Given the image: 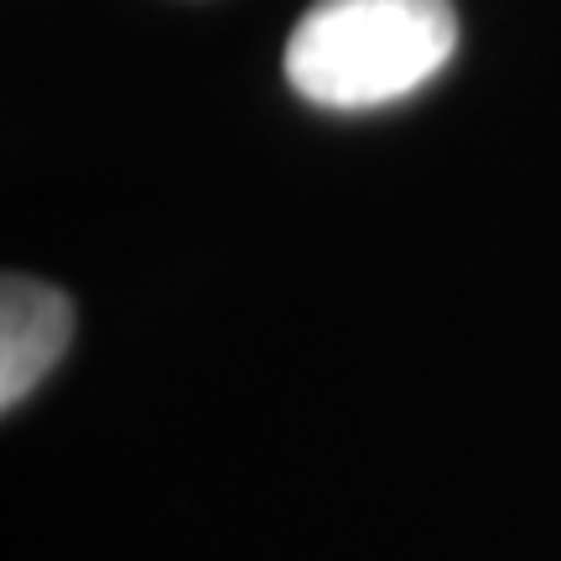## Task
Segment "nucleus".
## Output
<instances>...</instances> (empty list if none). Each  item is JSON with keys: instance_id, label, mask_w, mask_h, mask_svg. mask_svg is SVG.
Here are the masks:
<instances>
[{"instance_id": "nucleus-1", "label": "nucleus", "mask_w": 561, "mask_h": 561, "mask_svg": "<svg viewBox=\"0 0 561 561\" xmlns=\"http://www.w3.org/2000/svg\"><path fill=\"white\" fill-rule=\"evenodd\" d=\"M453 47V0H318L286 37V83L322 110H380L437 79Z\"/></svg>"}, {"instance_id": "nucleus-2", "label": "nucleus", "mask_w": 561, "mask_h": 561, "mask_svg": "<svg viewBox=\"0 0 561 561\" xmlns=\"http://www.w3.org/2000/svg\"><path fill=\"white\" fill-rule=\"evenodd\" d=\"M73 339V301L32 276H5L0 286V405L16 411Z\"/></svg>"}]
</instances>
